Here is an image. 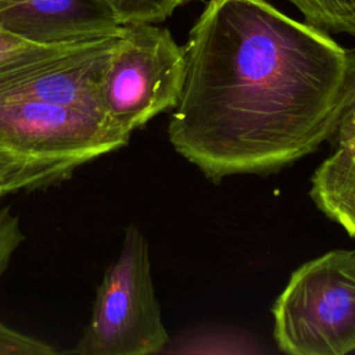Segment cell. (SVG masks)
<instances>
[{
    "mask_svg": "<svg viewBox=\"0 0 355 355\" xmlns=\"http://www.w3.org/2000/svg\"><path fill=\"white\" fill-rule=\"evenodd\" d=\"M171 338L155 297L148 243L136 225L123 234L118 258L97 287L92 316L71 354H161Z\"/></svg>",
    "mask_w": 355,
    "mask_h": 355,
    "instance_id": "cell-4",
    "label": "cell"
},
{
    "mask_svg": "<svg viewBox=\"0 0 355 355\" xmlns=\"http://www.w3.org/2000/svg\"><path fill=\"white\" fill-rule=\"evenodd\" d=\"M183 47L168 136L209 180L277 172L331 137L347 55L327 32L266 0H209Z\"/></svg>",
    "mask_w": 355,
    "mask_h": 355,
    "instance_id": "cell-1",
    "label": "cell"
},
{
    "mask_svg": "<svg viewBox=\"0 0 355 355\" xmlns=\"http://www.w3.org/2000/svg\"><path fill=\"white\" fill-rule=\"evenodd\" d=\"M0 26L39 44H67L121 33L98 0H0Z\"/></svg>",
    "mask_w": 355,
    "mask_h": 355,
    "instance_id": "cell-6",
    "label": "cell"
},
{
    "mask_svg": "<svg viewBox=\"0 0 355 355\" xmlns=\"http://www.w3.org/2000/svg\"><path fill=\"white\" fill-rule=\"evenodd\" d=\"M309 196L319 211L355 240V143L333 148L313 172Z\"/></svg>",
    "mask_w": 355,
    "mask_h": 355,
    "instance_id": "cell-7",
    "label": "cell"
},
{
    "mask_svg": "<svg viewBox=\"0 0 355 355\" xmlns=\"http://www.w3.org/2000/svg\"><path fill=\"white\" fill-rule=\"evenodd\" d=\"M347 78L345 101L341 110L337 126L329 139L333 148L347 146L355 141V47L345 49Z\"/></svg>",
    "mask_w": 355,
    "mask_h": 355,
    "instance_id": "cell-10",
    "label": "cell"
},
{
    "mask_svg": "<svg viewBox=\"0 0 355 355\" xmlns=\"http://www.w3.org/2000/svg\"><path fill=\"white\" fill-rule=\"evenodd\" d=\"M354 143H355V141H354Z\"/></svg>",
    "mask_w": 355,
    "mask_h": 355,
    "instance_id": "cell-13",
    "label": "cell"
},
{
    "mask_svg": "<svg viewBox=\"0 0 355 355\" xmlns=\"http://www.w3.org/2000/svg\"><path fill=\"white\" fill-rule=\"evenodd\" d=\"M184 78V47L168 29L125 25L103 76L101 105L112 125L130 136L179 104Z\"/></svg>",
    "mask_w": 355,
    "mask_h": 355,
    "instance_id": "cell-5",
    "label": "cell"
},
{
    "mask_svg": "<svg viewBox=\"0 0 355 355\" xmlns=\"http://www.w3.org/2000/svg\"><path fill=\"white\" fill-rule=\"evenodd\" d=\"M129 139L101 108L0 101V196L55 184Z\"/></svg>",
    "mask_w": 355,
    "mask_h": 355,
    "instance_id": "cell-2",
    "label": "cell"
},
{
    "mask_svg": "<svg viewBox=\"0 0 355 355\" xmlns=\"http://www.w3.org/2000/svg\"><path fill=\"white\" fill-rule=\"evenodd\" d=\"M55 352L50 344L0 323V355H53Z\"/></svg>",
    "mask_w": 355,
    "mask_h": 355,
    "instance_id": "cell-11",
    "label": "cell"
},
{
    "mask_svg": "<svg viewBox=\"0 0 355 355\" xmlns=\"http://www.w3.org/2000/svg\"><path fill=\"white\" fill-rule=\"evenodd\" d=\"M24 240L19 227L18 216H15L10 207L0 209V277L8 266L11 255Z\"/></svg>",
    "mask_w": 355,
    "mask_h": 355,
    "instance_id": "cell-12",
    "label": "cell"
},
{
    "mask_svg": "<svg viewBox=\"0 0 355 355\" xmlns=\"http://www.w3.org/2000/svg\"><path fill=\"white\" fill-rule=\"evenodd\" d=\"M305 21L324 32L355 36V0H288Z\"/></svg>",
    "mask_w": 355,
    "mask_h": 355,
    "instance_id": "cell-8",
    "label": "cell"
},
{
    "mask_svg": "<svg viewBox=\"0 0 355 355\" xmlns=\"http://www.w3.org/2000/svg\"><path fill=\"white\" fill-rule=\"evenodd\" d=\"M272 316L273 340L284 354L355 352V248L333 250L298 266Z\"/></svg>",
    "mask_w": 355,
    "mask_h": 355,
    "instance_id": "cell-3",
    "label": "cell"
},
{
    "mask_svg": "<svg viewBox=\"0 0 355 355\" xmlns=\"http://www.w3.org/2000/svg\"><path fill=\"white\" fill-rule=\"evenodd\" d=\"M116 18L121 26L133 24H158L179 7L193 0H98Z\"/></svg>",
    "mask_w": 355,
    "mask_h": 355,
    "instance_id": "cell-9",
    "label": "cell"
}]
</instances>
